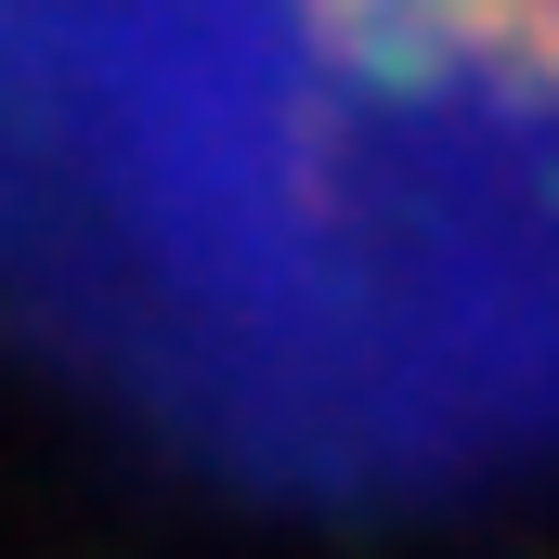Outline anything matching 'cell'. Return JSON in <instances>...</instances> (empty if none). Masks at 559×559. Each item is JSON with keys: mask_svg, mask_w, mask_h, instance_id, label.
<instances>
[{"mask_svg": "<svg viewBox=\"0 0 559 559\" xmlns=\"http://www.w3.org/2000/svg\"><path fill=\"white\" fill-rule=\"evenodd\" d=\"M417 79L495 92L481 118H559V0H0V195L209 131H391L417 118Z\"/></svg>", "mask_w": 559, "mask_h": 559, "instance_id": "obj_1", "label": "cell"}]
</instances>
